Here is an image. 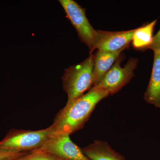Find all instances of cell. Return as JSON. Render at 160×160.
Masks as SVG:
<instances>
[{
  "instance_id": "52a82bcc",
  "label": "cell",
  "mask_w": 160,
  "mask_h": 160,
  "mask_svg": "<svg viewBox=\"0 0 160 160\" xmlns=\"http://www.w3.org/2000/svg\"><path fill=\"white\" fill-rule=\"evenodd\" d=\"M136 29L128 31L109 32L98 30V35L93 45L92 52H115L125 50L132 41Z\"/></svg>"
},
{
  "instance_id": "7c38bea8",
  "label": "cell",
  "mask_w": 160,
  "mask_h": 160,
  "mask_svg": "<svg viewBox=\"0 0 160 160\" xmlns=\"http://www.w3.org/2000/svg\"><path fill=\"white\" fill-rule=\"evenodd\" d=\"M13 160H58L51 155L38 149L29 152Z\"/></svg>"
},
{
  "instance_id": "4fadbf2b",
  "label": "cell",
  "mask_w": 160,
  "mask_h": 160,
  "mask_svg": "<svg viewBox=\"0 0 160 160\" xmlns=\"http://www.w3.org/2000/svg\"><path fill=\"white\" fill-rule=\"evenodd\" d=\"M28 152H10L0 151V160H13L26 154Z\"/></svg>"
},
{
  "instance_id": "8992f818",
  "label": "cell",
  "mask_w": 160,
  "mask_h": 160,
  "mask_svg": "<svg viewBox=\"0 0 160 160\" xmlns=\"http://www.w3.org/2000/svg\"><path fill=\"white\" fill-rule=\"evenodd\" d=\"M39 149L58 160H90L68 134L52 133Z\"/></svg>"
},
{
  "instance_id": "277c9868",
  "label": "cell",
  "mask_w": 160,
  "mask_h": 160,
  "mask_svg": "<svg viewBox=\"0 0 160 160\" xmlns=\"http://www.w3.org/2000/svg\"><path fill=\"white\" fill-rule=\"evenodd\" d=\"M67 18L74 27L80 40L88 46L91 53L98 35L86 17L85 9L73 0H59Z\"/></svg>"
},
{
  "instance_id": "9c48e42d",
  "label": "cell",
  "mask_w": 160,
  "mask_h": 160,
  "mask_svg": "<svg viewBox=\"0 0 160 160\" xmlns=\"http://www.w3.org/2000/svg\"><path fill=\"white\" fill-rule=\"evenodd\" d=\"M82 150L86 157L90 160H126L107 142L101 140H95Z\"/></svg>"
},
{
  "instance_id": "7a4b0ae2",
  "label": "cell",
  "mask_w": 160,
  "mask_h": 160,
  "mask_svg": "<svg viewBox=\"0 0 160 160\" xmlns=\"http://www.w3.org/2000/svg\"><path fill=\"white\" fill-rule=\"evenodd\" d=\"M94 56L92 53L82 62L65 69L62 77L63 90L68 97L66 105L85 94L93 86Z\"/></svg>"
},
{
  "instance_id": "30bf717a",
  "label": "cell",
  "mask_w": 160,
  "mask_h": 160,
  "mask_svg": "<svg viewBox=\"0 0 160 160\" xmlns=\"http://www.w3.org/2000/svg\"><path fill=\"white\" fill-rule=\"evenodd\" d=\"M123 50L115 52H109L97 50L94 56L93 86H97L104 77L112 66L119 57Z\"/></svg>"
},
{
  "instance_id": "ba28073f",
  "label": "cell",
  "mask_w": 160,
  "mask_h": 160,
  "mask_svg": "<svg viewBox=\"0 0 160 160\" xmlns=\"http://www.w3.org/2000/svg\"><path fill=\"white\" fill-rule=\"evenodd\" d=\"M152 50L154 52L153 66L144 98L146 102L160 108V46Z\"/></svg>"
},
{
  "instance_id": "8fae6325",
  "label": "cell",
  "mask_w": 160,
  "mask_h": 160,
  "mask_svg": "<svg viewBox=\"0 0 160 160\" xmlns=\"http://www.w3.org/2000/svg\"><path fill=\"white\" fill-rule=\"evenodd\" d=\"M157 20L136 29L132 38V44L135 49L145 50L151 45L153 40V32Z\"/></svg>"
},
{
  "instance_id": "6da1fadb",
  "label": "cell",
  "mask_w": 160,
  "mask_h": 160,
  "mask_svg": "<svg viewBox=\"0 0 160 160\" xmlns=\"http://www.w3.org/2000/svg\"><path fill=\"white\" fill-rule=\"evenodd\" d=\"M106 91L92 87L58 112L51 125L53 133L69 135L82 129L89 120L96 106L107 98Z\"/></svg>"
},
{
  "instance_id": "5b68a950",
  "label": "cell",
  "mask_w": 160,
  "mask_h": 160,
  "mask_svg": "<svg viewBox=\"0 0 160 160\" xmlns=\"http://www.w3.org/2000/svg\"><path fill=\"white\" fill-rule=\"evenodd\" d=\"M122 59L120 55L100 82L92 87L102 89L108 92L109 95H112L119 91L129 83L134 77V71L137 67L138 60L130 58L122 67L121 66Z\"/></svg>"
},
{
  "instance_id": "5bb4252c",
  "label": "cell",
  "mask_w": 160,
  "mask_h": 160,
  "mask_svg": "<svg viewBox=\"0 0 160 160\" xmlns=\"http://www.w3.org/2000/svg\"><path fill=\"white\" fill-rule=\"evenodd\" d=\"M160 46V29L153 37L152 42L147 49H152Z\"/></svg>"
},
{
  "instance_id": "3957f363",
  "label": "cell",
  "mask_w": 160,
  "mask_h": 160,
  "mask_svg": "<svg viewBox=\"0 0 160 160\" xmlns=\"http://www.w3.org/2000/svg\"><path fill=\"white\" fill-rule=\"evenodd\" d=\"M52 133L51 126L46 129L35 131L12 129L0 141V151L22 152L37 150Z\"/></svg>"
}]
</instances>
